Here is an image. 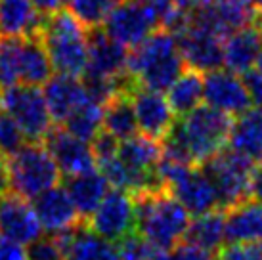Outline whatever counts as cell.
Listing matches in <instances>:
<instances>
[{"label": "cell", "mask_w": 262, "mask_h": 260, "mask_svg": "<svg viewBox=\"0 0 262 260\" xmlns=\"http://www.w3.org/2000/svg\"><path fill=\"white\" fill-rule=\"evenodd\" d=\"M232 119L207 103L199 105L176 119L172 130L161 142L163 155L189 165H203L228 144Z\"/></svg>", "instance_id": "obj_1"}, {"label": "cell", "mask_w": 262, "mask_h": 260, "mask_svg": "<svg viewBox=\"0 0 262 260\" xmlns=\"http://www.w3.org/2000/svg\"><path fill=\"white\" fill-rule=\"evenodd\" d=\"M136 233L157 249L170 251L182 243L191 214L165 188L134 195Z\"/></svg>", "instance_id": "obj_2"}, {"label": "cell", "mask_w": 262, "mask_h": 260, "mask_svg": "<svg viewBox=\"0 0 262 260\" xmlns=\"http://www.w3.org/2000/svg\"><path fill=\"white\" fill-rule=\"evenodd\" d=\"M186 69L176 36L157 29L128 54V75L138 86L167 92Z\"/></svg>", "instance_id": "obj_3"}, {"label": "cell", "mask_w": 262, "mask_h": 260, "mask_svg": "<svg viewBox=\"0 0 262 260\" xmlns=\"http://www.w3.org/2000/svg\"><path fill=\"white\" fill-rule=\"evenodd\" d=\"M86 27L69 10L44 15L38 38L50 56L54 69L63 75L82 77L88 65Z\"/></svg>", "instance_id": "obj_4"}, {"label": "cell", "mask_w": 262, "mask_h": 260, "mask_svg": "<svg viewBox=\"0 0 262 260\" xmlns=\"http://www.w3.org/2000/svg\"><path fill=\"white\" fill-rule=\"evenodd\" d=\"M8 189L33 201L37 195L58 186L61 170L44 144H27L6 159Z\"/></svg>", "instance_id": "obj_5"}, {"label": "cell", "mask_w": 262, "mask_h": 260, "mask_svg": "<svg viewBox=\"0 0 262 260\" xmlns=\"http://www.w3.org/2000/svg\"><path fill=\"white\" fill-rule=\"evenodd\" d=\"M0 109L14 119L31 144H42L54 126L42 90H38V86L14 84L4 88L0 92Z\"/></svg>", "instance_id": "obj_6"}, {"label": "cell", "mask_w": 262, "mask_h": 260, "mask_svg": "<svg viewBox=\"0 0 262 260\" xmlns=\"http://www.w3.org/2000/svg\"><path fill=\"white\" fill-rule=\"evenodd\" d=\"M209 176L219 197V209L228 210L249 199L253 161L232 149H222L203 165H199Z\"/></svg>", "instance_id": "obj_7"}, {"label": "cell", "mask_w": 262, "mask_h": 260, "mask_svg": "<svg viewBox=\"0 0 262 260\" xmlns=\"http://www.w3.org/2000/svg\"><path fill=\"white\" fill-rule=\"evenodd\" d=\"M86 226L96 235L111 243H121L123 239L136 233V205L134 195L123 189H110Z\"/></svg>", "instance_id": "obj_8"}, {"label": "cell", "mask_w": 262, "mask_h": 260, "mask_svg": "<svg viewBox=\"0 0 262 260\" xmlns=\"http://www.w3.org/2000/svg\"><path fill=\"white\" fill-rule=\"evenodd\" d=\"M88 65L86 71L98 77L117 80L123 92H128L136 82L128 75V54L130 50L113 40L102 27L86 31Z\"/></svg>", "instance_id": "obj_9"}, {"label": "cell", "mask_w": 262, "mask_h": 260, "mask_svg": "<svg viewBox=\"0 0 262 260\" xmlns=\"http://www.w3.org/2000/svg\"><path fill=\"white\" fill-rule=\"evenodd\" d=\"M107 35L128 50L142 44L147 36L159 29L157 17L144 0L138 2H119L107 15L102 27Z\"/></svg>", "instance_id": "obj_10"}, {"label": "cell", "mask_w": 262, "mask_h": 260, "mask_svg": "<svg viewBox=\"0 0 262 260\" xmlns=\"http://www.w3.org/2000/svg\"><path fill=\"white\" fill-rule=\"evenodd\" d=\"M136 113L138 132L147 138L163 142L176 123V113L168 103L167 96L157 90L144 86H134L128 90Z\"/></svg>", "instance_id": "obj_11"}, {"label": "cell", "mask_w": 262, "mask_h": 260, "mask_svg": "<svg viewBox=\"0 0 262 260\" xmlns=\"http://www.w3.org/2000/svg\"><path fill=\"white\" fill-rule=\"evenodd\" d=\"M184 63L199 73L216 71L224 67V38L205 29L186 25L174 33Z\"/></svg>", "instance_id": "obj_12"}, {"label": "cell", "mask_w": 262, "mask_h": 260, "mask_svg": "<svg viewBox=\"0 0 262 260\" xmlns=\"http://www.w3.org/2000/svg\"><path fill=\"white\" fill-rule=\"evenodd\" d=\"M203 100L207 105L230 117L239 115L253 105L243 79L224 67L203 73Z\"/></svg>", "instance_id": "obj_13"}, {"label": "cell", "mask_w": 262, "mask_h": 260, "mask_svg": "<svg viewBox=\"0 0 262 260\" xmlns=\"http://www.w3.org/2000/svg\"><path fill=\"white\" fill-rule=\"evenodd\" d=\"M42 233V226L29 199L10 189L0 195V235L29 245Z\"/></svg>", "instance_id": "obj_14"}, {"label": "cell", "mask_w": 262, "mask_h": 260, "mask_svg": "<svg viewBox=\"0 0 262 260\" xmlns=\"http://www.w3.org/2000/svg\"><path fill=\"white\" fill-rule=\"evenodd\" d=\"M42 144L50 151L52 159L56 161V165L63 176L88 172V170H94L98 165L90 142L73 136L61 124L52 126Z\"/></svg>", "instance_id": "obj_15"}, {"label": "cell", "mask_w": 262, "mask_h": 260, "mask_svg": "<svg viewBox=\"0 0 262 260\" xmlns=\"http://www.w3.org/2000/svg\"><path fill=\"white\" fill-rule=\"evenodd\" d=\"M33 207L42 230L50 235L66 233L82 224L71 197L63 186H54L33 199Z\"/></svg>", "instance_id": "obj_16"}, {"label": "cell", "mask_w": 262, "mask_h": 260, "mask_svg": "<svg viewBox=\"0 0 262 260\" xmlns=\"http://www.w3.org/2000/svg\"><path fill=\"white\" fill-rule=\"evenodd\" d=\"M58 239L66 251V260H121L119 247L96 235L86 222L71 231L58 233Z\"/></svg>", "instance_id": "obj_17"}, {"label": "cell", "mask_w": 262, "mask_h": 260, "mask_svg": "<svg viewBox=\"0 0 262 260\" xmlns=\"http://www.w3.org/2000/svg\"><path fill=\"white\" fill-rule=\"evenodd\" d=\"M42 96L46 100L52 121L58 124L63 123L69 117V113L79 103L86 100V92H84L80 77H71V75H63V73L52 75L50 79L44 82Z\"/></svg>", "instance_id": "obj_18"}, {"label": "cell", "mask_w": 262, "mask_h": 260, "mask_svg": "<svg viewBox=\"0 0 262 260\" xmlns=\"http://www.w3.org/2000/svg\"><path fill=\"white\" fill-rule=\"evenodd\" d=\"M262 241V203L245 199L226 210V243L251 245Z\"/></svg>", "instance_id": "obj_19"}, {"label": "cell", "mask_w": 262, "mask_h": 260, "mask_svg": "<svg viewBox=\"0 0 262 260\" xmlns=\"http://www.w3.org/2000/svg\"><path fill=\"white\" fill-rule=\"evenodd\" d=\"M42 21L31 0H0V38L38 36Z\"/></svg>", "instance_id": "obj_20"}, {"label": "cell", "mask_w": 262, "mask_h": 260, "mask_svg": "<svg viewBox=\"0 0 262 260\" xmlns=\"http://www.w3.org/2000/svg\"><path fill=\"white\" fill-rule=\"evenodd\" d=\"M230 149L239 153L253 163L262 161V109L249 107L232 119L230 136H228Z\"/></svg>", "instance_id": "obj_21"}, {"label": "cell", "mask_w": 262, "mask_h": 260, "mask_svg": "<svg viewBox=\"0 0 262 260\" xmlns=\"http://www.w3.org/2000/svg\"><path fill=\"white\" fill-rule=\"evenodd\" d=\"M262 48V33L255 25H245L224 38V67L245 75L256 65Z\"/></svg>", "instance_id": "obj_22"}, {"label": "cell", "mask_w": 262, "mask_h": 260, "mask_svg": "<svg viewBox=\"0 0 262 260\" xmlns=\"http://www.w3.org/2000/svg\"><path fill=\"white\" fill-rule=\"evenodd\" d=\"M67 193L73 201L75 209L82 218V222H86L92 216V212L98 209V205L102 203L105 193L110 191V182L105 180L100 170H88L82 174H75V176H66Z\"/></svg>", "instance_id": "obj_23"}, {"label": "cell", "mask_w": 262, "mask_h": 260, "mask_svg": "<svg viewBox=\"0 0 262 260\" xmlns=\"http://www.w3.org/2000/svg\"><path fill=\"white\" fill-rule=\"evenodd\" d=\"M161 155H163V145L159 140L147 138L144 134H136V136L121 142L119 151H117V157L128 168H132L134 172L142 174V176L153 178V180H159L157 166H159Z\"/></svg>", "instance_id": "obj_24"}, {"label": "cell", "mask_w": 262, "mask_h": 260, "mask_svg": "<svg viewBox=\"0 0 262 260\" xmlns=\"http://www.w3.org/2000/svg\"><path fill=\"white\" fill-rule=\"evenodd\" d=\"M54 65L38 36H27L21 40V56H19V84L44 86V82L52 77Z\"/></svg>", "instance_id": "obj_25"}, {"label": "cell", "mask_w": 262, "mask_h": 260, "mask_svg": "<svg viewBox=\"0 0 262 260\" xmlns=\"http://www.w3.org/2000/svg\"><path fill=\"white\" fill-rule=\"evenodd\" d=\"M184 241L216 253L226 243V210L214 209L189 222Z\"/></svg>", "instance_id": "obj_26"}, {"label": "cell", "mask_w": 262, "mask_h": 260, "mask_svg": "<svg viewBox=\"0 0 262 260\" xmlns=\"http://www.w3.org/2000/svg\"><path fill=\"white\" fill-rule=\"evenodd\" d=\"M102 128L110 132L111 136H115L119 142H124L138 134L136 113H134V105L128 92H117L103 105Z\"/></svg>", "instance_id": "obj_27"}, {"label": "cell", "mask_w": 262, "mask_h": 260, "mask_svg": "<svg viewBox=\"0 0 262 260\" xmlns=\"http://www.w3.org/2000/svg\"><path fill=\"white\" fill-rule=\"evenodd\" d=\"M167 100L176 117H184L203 101V73L186 67L167 90Z\"/></svg>", "instance_id": "obj_28"}, {"label": "cell", "mask_w": 262, "mask_h": 260, "mask_svg": "<svg viewBox=\"0 0 262 260\" xmlns=\"http://www.w3.org/2000/svg\"><path fill=\"white\" fill-rule=\"evenodd\" d=\"M102 119H103V105L98 101L86 100L79 103L77 107L69 113L61 126L71 132L73 136L84 140V142H92L94 136L102 130Z\"/></svg>", "instance_id": "obj_29"}, {"label": "cell", "mask_w": 262, "mask_h": 260, "mask_svg": "<svg viewBox=\"0 0 262 260\" xmlns=\"http://www.w3.org/2000/svg\"><path fill=\"white\" fill-rule=\"evenodd\" d=\"M157 17L159 29H167L172 35L188 25L191 14V0H144Z\"/></svg>", "instance_id": "obj_30"}, {"label": "cell", "mask_w": 262, "mask_h": 260, "mask_svg": "<svg viewBox=\"0 0 262 260\" xmlns=\"http://www.w3.org/2000/svg\"><path fill=\"white\" fill-rule=\"evenodd\" d=\"M119 0H66V6L86 29L102 27Z\"/></svg>", "instance_id": "obj_31"}, {"label": "cell", "mask_w": 262, "mask_h": 260, "mask_svg": "<svg viewBox=\"0 0 262 260\" xmlns=\"http://www.w3.org/2000/svg\"><path fill=\"white\" fill-rule=\"evenodd\" d=\"M23 38H0V88L19 84V56Z\"/></svg>", "instance_id": "obj_32"}, {"label": "cell", "mask_w": 262, "mask_h": 260, "mask_svg": "<svg viewBox=\"0 0 262 260\" xmlns=\"http://www.w3.org/2000/svg\"><path fill=\"white\" fill-rule=\"evenodd\" d=\"M25 144H27V140L23 136L21 128L6 111L0 109V157H4V159L12 157Z\"/></svg>", "instance_id": "obj_33"}, {"label": "cell", "mask_w": 262, "mask_h": 260, "mask_svg": "<svg viewBox=\"0 0 262 260\" xmlns=\"http://www.w3.org/2000/svg\"><path fill=\"white\" fill-rule=\"evenodd\" d=\"M117 245H119L121 260H163V254H165L163 249H157L155 245L147 243L138 233L123 239Z\"/></svg>", "instance_id": "obj_34"}, {"label": "cell", "mask_w": 262, "mask_h": 260, "mask_svg": "<svg viewBox=\"0 0 262 260\" xmlns=\"http://www.w3.org/2000/svg\"><path fill=\"white\" fill-rule=\"evenodd\" d=\"M27 260H66V251L58 235L42 233L38 239L27 245Z\"/></svg>", "instance_id": "obj_35"}, {"label": "cell", "mask_w": 262, "mask_h": 260, "mask_svg": "<svg viewBox=\"0 0 262 260\" xmlns=\"http://www.w3.org/2000/svg\"><path fill=\"white\" fill-rule=\"evenodd\" d=\"M119 140L115 136H111L110 132H105V130H100L98 134L94 136V140L90 142L92 145V151H94V157H96V163L98 165H102L105 161L113 159L119 151Z\"/></svg>", "instance_id": "obj_36"}, {"label": "cell", "mask_w": 262, "mask_h": 260, "mask_svg": "<svg viewBox=\"0 0 262 260\" xmlns=\"http://www.w3.org/2000/svg\"><path fill=\"white\" fill-rule=\"evenodd\" d=\"M163 260H216V256L211 251H205L201 247L191 245L188 241H182L174 249L165 251Z\"/></svg>", "instance_id": "obj_37"}, {"label": "cell", "mask_w": 262, "mask_h": 260, "mask_svg": "<svg viewBox=\"0 0 262 260\" xmlns=\"http://www.w3.org/2000/svg\"><path fill=\"white\" fill-rule=\"evenodd\" d=\"M241 77H243V82L247 86L251 103L255 107L262 109V73H258L256 69H251V71H247L245 75H241Z\"/></svg>", "instance_id": "obj_38"}, {"label": "cell", "mask_w": 262, "mask_h": 260, "mask_svg": "<svg viewBox=\"0 0 262 260\" xmlns=\"http://www.w3.org/2000/svg\"><path fill=\"white\" fill-rule=\"evenodd\" d=\"M0 260H27L25 245L0 235Z\"/></svg>", "instance_id": "obj_39"}, {"label": "cell", "mask_w": 262, "mask_h": 260, "mask_svg": "<svg viewBox=\"0 0 262 260\" xmlns=\"http://www.w3.org/2000/svg\"><path fill=\"white\" fill-rule=\"evenodd\" d=\"M216 260H249L247 245H232V243H228L219 251Z\"/></svg>", "instance_id": "obj_40"}, {"label": "cell", "mask_w": 262, "mask_h": 260, "mask_svg": "<svg viewBox=\"0 0 262 260\" xmlns=\"http://www.w3.org/2000/svg\"><path fill=\"white\" fill-rule=\"evenodd\" d=\"M249 199L262 203V161H258V165L253 166L251 188H249Z\"/></svg>", "instance_id": "obj_41"}, {"label": "cell", "mask_w": 262, "mask_h": 260, "mask_svg": "<svg viewBox=\"0 0 262 260\" xmlns=\"http://www.w3.org/2000/svg\"><path fill=\"white\" fill-rule=\"evenodd\" d=\"M31 4L37 8L38 14L50 15V14H54V12L61 10L63 4H66V0H31Z\"/></svg>", "instance_id": "obj_42"}, {"label": "cell", "mask_w": 262, "mask_h": 260, "mask_svg": "<svg viewBox=\"0 0 262 260\" xmlns=\"http://www.w3.org/2000/svg\"><path fill=\"white\" fill-rule=\"evenodd\" d=\"M8 191V176H6V159L0 157V195Z\"/></svg>", "instance_id": "obj_43"}, {"label": "cell", "mask_w": 262, "mask_h": 260, "mask_svg": "<svg viewBox=\"0 0 262 260\" xmlns=\"http://www.w3.org/2000/svg\"><path fill=\"white\" fill-rule=\"evenodd\" d=\"M249 260H262V241L260 243H251L247 245Z\"/></svg>", "instance_id": "obj_44"}, {"label": "cell", "mask_w": 262, "mask_h": 260, "mask_svg": "<svg viewBox=\"0 0 262 260\" xmlns=\"http://www.w3.org/2000/svg\"><path fill=\"white\" fill-rule=\"evenodd\" d=\"M253 23H255V27L262 33V8L260 10H256L255 12V17H253Z\"/></svg>", "instance_id": "obj_45"}, {"label": "cell", "mask_w": 262, "mask_h": 260, "mask_svg": "<svg viewBox=\"0 0 262 260\" xmlns=\"http://www.w3.org/2000/svg\"><path fill=\"white\" fill-rule=\"evenodd\" d=\"M214 0H191V6L193 8H205V6H211Z\"/></svg>", "instance_id": "obj_46"}, {"label": "cell", "mask_w": 262, "mask_h": 260, "mask_svg": "<svg viewBox=\"0 0 262 260\" xmlns=\"http://www.w3.org/2000/svg\"><path fill=\"white\" fill-rule=\"evenodd\" d=\"M256 71L262 73V48H260V54H258V58H256Z\"/></svg>", "instance_id": "obj_47"}, {"label": "cell", "mask_w": 262, "mask_h": 260, "mask_svg": "<svg viewBox=\"0 0 262 260\" xmlns=\"http://www.w3.org/2000/svg\"><path fill=\"white\" fill-rule=\"evenodd\" d=\"M251 2H253L255 10H260V8H262V0H251Z\"/></svg>", "instance_id": "obj_48"}, {"label": "cell", "mask_w": 262, "mask_h": 260, "mask_svg": "<svg viewBox=\"0 0 262 260\" xmlns=\"http://www.w3.org/2000/svg\"><path fill=\"white\" fill-rule=\"evenodd\" d=\"M124 2H138V0H124Z\"/></svg>", "instance_id": "obj_49"}]
</instances>
